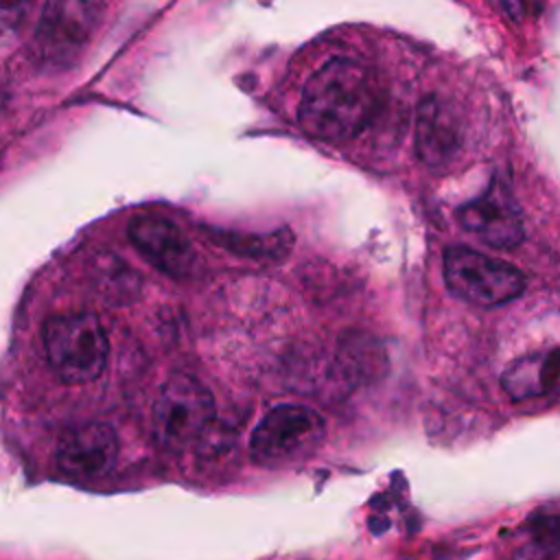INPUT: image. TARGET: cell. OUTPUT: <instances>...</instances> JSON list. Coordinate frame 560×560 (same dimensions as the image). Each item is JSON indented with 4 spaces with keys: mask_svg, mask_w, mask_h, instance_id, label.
Returning a JSON list of instances; mask_svg holds the SVG:
<instances>
[{
    "mask_svg": "<svg viewBox=\"0 0 560 560\" xmlns=\"http://www.w3.org/2000/svg\"><path fill=\"white\" fill-rule=\"evenodd\" d=\"M214 398L190 374H173L153 405V435L166 451H184L199 442L212 424Z\"/></svg>",
    "mask_w": 560,
    "mask_h": 560,
    "instance_id": "obj_4",
    "label": "cell"
},
{
    "mask_svg": "<svg viewBox=\"0 0 560 560\" xmlns=\"http://www.w3.org/2000/svg\"><path fill=\"white\" fill-rule=\"evenodd\" d=\"M35 0H0V35H11L22 28Z\"/></svg>",
    "mask_w": 560,
    "mask_h": 560,
    "instance_id": "obj_15",
    "label": "cell"
},
{
    "mask_svg": "<svg viewBox=\"0 0 560 560\" xmlns=\"http://www.w3.org/2000/svg\"><path fill=\"white\" fill-rule=\"evenodd\" d=\"M381 107L374 74L359 61L332 59L306 81L298 122L317 140L343 142L359 136Z\"/></svg>",
    "mask_w": 560,
    "mask_h": 560,
    "instance_id": "obj_1",
    "label": "cell"
},
{
    "mask_svg": "<svg viewBox=\"0 0 560 560\" xmlns=\"http://www.w3.org/2000/svg\"><path fill=\"white\" fill-rule=\"evenodd\" d=\"M337 370L350 383H372L387 370L385 348L368 332H346L337 346Z\"/></svg>",
    "mask_w": 560,
    "mask_h": 560,
    "instance_id": "obj_12",
    "label": "cell"
},
{
    "mask_svg": "<svg viewBox=\"0 0 560 560\" xmlns=\"http://www.w3.org/2000/svg\"><path fill=\"white\" fill-rule=\"evenodd\" d=\"M118 435L105 422H88L66 431L57 444L59 468L79 479L101 477L116 464Z\"/></svg>",
    "mask_w": 560,
    "mask_h": 560,
    "instance_id": "obj_9",
    "label": "cell"
},
{
    "mask_svg": "<svg viewBox=\"0 0 560 560\" xmlns=\"http://www.w3.org/2000/svg\"><path fill=\"white\" fill-rule=\"evenodd\" d=\"M206 232H208V238L214 241L219 247L254 260H280L293 247V234L284 228L269 234H241V232H228V230H206Z\"/></svg>",
    "mask_w": 560,
    "mask_h": 560,
    "instance_id": "obj_13",
    "label": "cell"
},
{
    "mask_svg": "<svg viewBox=\"0 0 560 560\" xmlns=\"http://www.w3.org/2000/svg\"><path fill=\"white\" fill-rule=\"evenodd\" d=\"M131 245L160 271L186 278L197 267V252L177 223L160 214H138L127 228Z\"/></svg>",
    "mask_w": 560,
    "mask_h": 560,
    "instance_id": "obj_8",
    "label": "cell"
},
{
    "mask_svg": "<svg viewBox=\"0 0 560 560\" xmlns=\"http://www.w3.org/2000/svg\"><path fill=\"white\" fill-rule=\"evenodd\" d=\"M462 122L455 109L435 94L418 105L416 153L429 168L448 166L462 149Z\"/></svg>",
    "mask_w": 560,
    "mask_h": 560,
    "instance_id": "obj_10",
    "label": "cell"
},
{
    "mask_svg": "<svg viewBox=\"0 0 560 560\" xmlns=\"http://www.w3.org/2000/svg\"><path fill=\"white\" fill-rule=\"evenodd\" d=\"M42 339L50 370L68 385L90 383L105 370L109 341L94 313L52 315L44 324Z\"/></svg>",
    "mask_w": 560,
    "mask_h": 560,
    "instance_id": "obj_2",
    "label": "cell"
},
{
    "mask_svg": "<svg viewBox=\"0 0 560 560\" xmlns=\"http://www.w3.org/2000/svg\"><path fill=\"white\" fill-rule=\"evenodd\" d=\"M442 265L451 293L475 306L508 304L525 291L518 267L470 247H446Z\"/></svg>",
    "mask_w": 560,
    "mask_h": 560,
    "instance_id": "obj_5",
    "label": "cell"
},
{
    "mask_svg": "<svg viewBox=\"0 0 560 560\" xmlns=\"http://www.w3.org/2000/svg\"><path fill=\"white\" fill-rule=\"evenodd\" d=\"M560 376L558 350L534 352L512 361L501 374V387L512 400L538 398L556 389Z\"/></svg>",
    "mask_w": 560,
    "mask_h": 560,
    "instance_id": "obj_11",
    "label": "cell"
},
{
    "mask_svg": "<svg viewBox=\"0 0 560 560\" xmlns=\"http://www.w3.org/2000/svg\"><path fill=\"white\" fill-rule=\"evenodd\" d=\"M94 271H96V282H98L103 295H107L109 300H116V302L127 300L138 289V276L133 273V269H129L116 256L105 254L96 262Z\"/></svg>",
    "mask_w": 560,
    "mask_h": 560,
    "instance_id": "obj_14",
    "label": "cell"
},
{
    "mask_svg": "<svg viewBox=\"0 0 560 560\" xmlns=\"http://www.w3.org/2000/svg\"><path fill=\"white\" fill-rule=\"evenodd\" d=\"M455 219L468 234L497 249H512L525 238L523 214L510 190L494 182L483 195L455 210Z\"/></svg>",
    "mask_w": 560,
    "mask_h": 560,
    "instance_id": "obj_7",
    "label": "cell"
},
{
    "mask_svg": "<svg viewBox=\"0 0 560 560\" xmlns=\"http://www.w3.org/2000/svg\"><path fill=\"white\" fill-rule=\"evenodd\" d=\"M497 4L503 9L505 15L512 20H521L525 13V0H497Z\"/></svg>",
    "mask_w": 560,
    "mask_h": 560,
    "instance_id": "obj_16",
    "label": "cell"
},
{
    "mask_svg": "<svg viewBox=\"0 0 560 560\" xmlns=\"http://www.w3.org/2000/svg\"><path fill=\"white\" fill-rule=\"evenodd\" d=\"M101 9L96 0H46L33 48L42 63L70 66L94 35Z\"/></svg>",
    "mask_w": 560,
    "mask_h": 560,
    "instance_id": "obj_6",
    "label": "cell"
},
{
    "mask_svg": "<svg viewBox=\"0 0 560 560\" xmlns=\"http://www.w3.org/2000/svg\"><path fill=\"white\" fill-rule=\"evenodd\" d=\"M326 435L324 418L304 405H278L265 413L249 438L252 459L282 468L308 459Z\"/></svg>",
    "mask_w": 560,
    "mask_h": 560,
    "instance_id": "obj_3",
    "label": "cell"
}]
</instances>
